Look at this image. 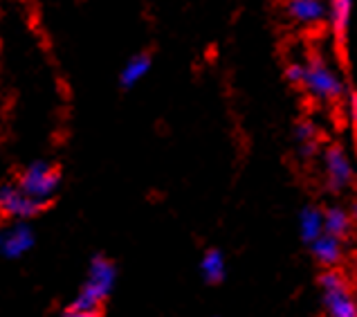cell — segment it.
<instances>
[{"mask_svg": "<svg viewBox=\"0 0 357 317\" xmlns=\"http://www.w3.org/2000/svg\"><path fill=\"white\" fill-rule=\"evenodd\" d=\"M34 230L25 221H18L0 232V254L7 259H18L34 248Z\"/></svg>", "mask_w": 357, "mask_h": 317, "instance_id": "7", "label": "cell"}, {"mask_svg": "<svg viewBox=\"0 0 357 317\" xmlns=\"http://www.w3.org/2000/svg\"><path fill=\"white\" fill-rule=\"evenodd\" d=\"M285 79L294 86H301L303 79V61H292V64L285 68Z\"/></svg>", "mask_w": 357, "mask_h": 317, "instance_id": "16", "label": "cell"}, {"mask_svg": "<svg viewBox=\"0 0 357 317\" xmlns=\"http://www.w3.org/2000/svg\"><path fill=\"white\" fill-rule=\"evenodd\" d=\"M294 142H297L301 156H312L317 149V126L312 121H301L294 131Z\"/></svg>", "mask_w": 357, "mask_h": 317, "instance_id": "15", "label": "cell"}, {"mask_svg": "<svg viewBox=\"0 0 357 317\" xmlns=\"http://www.w3.org/2000/svg\"><path fill=\"white\" fill-rule=\"evenodd\" d=\"M319 293L326 317H357V297L342 272L326 268L319 277Z\"/></svg>", "mask_w": 357, "mask_h": 317, "instance_id": "3", "label": "cell"}, {"mask_svg": "<svg viewBox=\"0 0 357 317\" xmlns=\"http://www.w3.org/2000/svg\"><path fill=\"white\" fill-rule=\"evenodd\" d=\"M310 252L317 263H321L324 268H335L342 261L344 254V245L340 237H333V234L324 232L319 239H314L310 243Z\"/></svg>", "mask_w": 357, "mask_h": 317, "instance_id": "10", "label": "cell"}, {"mask_svg": "<svg viewBox=\"0 0 357 317\" xmlns=\"http://www.w3.org/2000/svg\"><path fill=\"white\" fill-rule=\"evenodd\" d=\"M324 228L333 237H349V232L353 228V216H351V209L340 207V205H331L324 209Z\"/></svg>", "mask_w": 357, "mask_h": 317, "instance_id": "14", "label": "cell"}, {"mask_svg": "<svg viewBox=\"0 0 357 317\" xmlns=\"http://www.w3.org/2000/svg\"><path fill=\"white\" fill-rule=\"evenodd\" d=\"M18 185L23 187L29 196L47 202L61 187V173L56 171L54 165L38 160V162H32V165L23 171Z\"/></svg>", "mask_w": 357, "mask_h": 317, "instance_id": "5", "label": "cell"}, {"mask_svg": "<svg viewBox=\"0 0 357 317\" xmlns=\"http://www.w3.org/2000/svg\"><path fill=\"white\" fill-rule=\"evenodd\" d=\"M351 216H353V223H357V200L353 202V207H351Z\"/></svg>", "mask_w": 357, "mask_h": 317, "instance_id": "18", "label": "cell"}, {"mask_svg": "<svg viewBox=\"0 0 357 317\" xmlns=\"http://www.w3.org/2000/svg\"><path fill=\"white\" fill-rule=\"evenodd\" d=\"M285 9H288L292 20L305 27L321 25L324 20H328V3L326 0H288Z\"/></svg>", "mask_w": 357, "mask_h": 317, "instance_id": "8", "label": "cell"}, {"mask_svg": "<svg viewBox=\"0 0 357 317\" xmlns=\"http://www.w3.org/2000/svg\"><path fill=\"white\" fill-rule=\"evenodd\" d=\"M151 68H153V61L149 54H132L119 73L121 88L128 90V88H135L137 84H142V81L149 77Z\"/></svg>", "mask_w": 357, "mask_h": 317, "instance_id": "12", "label": "cell"}, {"mask_svg": "<svg viewBox=\"0 0 357 317\" xmlns=\"http://www.w3.org/2000/svg\"><path fill=\"white\" fill-rule=\"evenodd\" d=\"M324 178L331 191H346L355 182V162L342 145H331L321 156Z\"/></svg>", "mask_w": 357, "mask_h": 317, "instance_id": "4", "label": "cell"}, {"mask_svg": "<svg viewBox=\"0 0 357 317\" xmlns=\"http://www.w3.org/2000/svg\"><path fill=\"white\" fill-rule=\"evenodd\" d=\"M117 283V268L115 263L106 257H95L88 265V277L81 286L79 295L73 300L68 309L101 317V306L113 295Z\"/></svg>", "mask_w": 357, "mask_h": 317, "instance_id": "1", "label": "cell"}, {"mask_svg": "<svg viewBox=\"0 0 357 317\" xmlns=\"http://www.w3.org/2000/svg\"><path fill=\"white\" fill-rule=\"evenodd\" d=\"M45 205H47V202L29 196V193L20 185L0 187V214L7 216V219H16V221L34 219Z\"/></svg>", "mask_w": 357, "mask_h": 317, "instance_id": "6", "label": "cell"}, {"mask_svg": "<svg viewBox=\"0 0 357 317\" xmlns=\"http://www.w3.org/2000/svg\"><path fill=\"white\" fill-rule=\"evenodd\" d=\"M328 3V27L337 43H344L349 36L351 18H353V3L355 0H326Z\"/></svg>", "mask_w": 357, "mask_h": 317, "instance_id": "9", "label": "cell"}, {"mask_svg": "<svg viewBox=\"0 0 357 317\" xmlns=\"http://www.w3.org/2000/svg\"><path fill=\"white\" fill-rule=\"evenodd\" d=\"M198 270H200V277L205 283L218 286V283L225 281V277H227V259H225V254H222V250H218V248L207 250L200 257Z\"/></svg>", "mask_w": 357, "mask_h": 317, "instance_id": "11", "label": "cell"}, {"mask_svg": "<svg viewBox=\"0 0 357 317\" xmlns=\"http://www.w3.org/2000/svg\"><path fill=\"white\" fill-rule=\"evenodd\" d=\"M346 119H349L351 128L357 133V93H351L346 97Z\"/></svg>", "mask_w": 357, "mask_h": 317, "instance_id": "17", "label": "cell"}, {"mask_svg": "<svg viewBox=\"0 0 357 317\" xmlns=\"http://www.w3.org/2000/svg\"><path fill=\"white\" fill-rule=\"evenodd\" d=\"M299 88H303L319 104H337L349 97L346 81L337 73V68L324 57H310L303 61V79Z\"/></svg>", "mask_w": 357, "mask_h": 317, "instance_id": "2", "label": "cell"}, {"mask_svg": "<svg viewBox=\"0 0 357 317\" xmlns=\"http://www.w3.org/2000/svg\"><path fill=\"white\" fill-rule=\"evenodd\" d=\"M299 237L303 243H312L314 239H319L321 234L326 232L324 228V209L319 207H312V205H305L299 212Z\"/></svg>", "mask_w": 357, "mask_h": 317, "instance_id": "13", "label": "cell"}]
</instances>
